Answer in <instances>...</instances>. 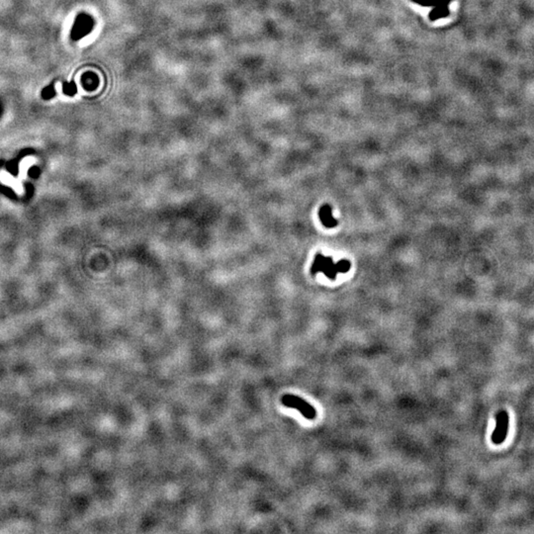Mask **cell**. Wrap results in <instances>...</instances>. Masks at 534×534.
<instances>
[{
    "label": "cell",
    "mask_w": 534,
    "mask_h": 534,
    "mask_svg": "<svg viewBox=\"0 0 534 534\" xmlns=\"http://www.w3.org/2000/svg\"><path fill=\"white\" fill-rule=\"evenodd\" d=\"M281 402L287 408H291V409H295V410L299 411L302 415L307 419H315L317 416V411L315 410V408L304 399H302L298 396L287 394V395L282 396Z\"/></svg>",
    "instance_id": "3957f363"
},
{
    "label": "cell",
    "mask_w": 534,
    "mask_h": 534,
    "mask_svg": "<svg viewBox=\"0 0 534 534\" xmlns=\"http://www.w3.org/2000/svg\"><path fill=\"white\" fill-rule=\"evenodd\" d=\"M351 267L350 261L342 259L334 263L331 256H323L322 254H316L314 262L311 266L312 275L318 272H322L329 279L334 280L338 273H346Z\"/></svg>",
    "instance_id": "6da1fadb"
},
{
    "label": "cell",
    "mask_w": 534,
    "mask_h": 534,
    "mask_svg": "<svg viewBox=\"0 0 534 534\" xmlns=\"http://www.w3.org/2000/svg\"><path fill=\"white\" fill-rule=\"evenodd\" d=\"M508 430V414L507 412L502 411L497 414V425L492 434V441L494 444L503 443L507 435Z\"/></svg>",
    "instance_id": "5b68a950"
},
{
    "label": "cell",
    "mask_w": 534,
    "mask_h": 534,
    "mask_svg": "<svg viewBox=\"0 0 534 534\" xmlns=\"http://www.w3.org/2000/svg\"><path fill=\"white\" fill-rule=\"evenodd\" d=\"M93 18L90 15L86 13L79 14L72 27L70 37L73 41L80 40L87 36L93 30Z\"/></svg>",
    "instance_id": "277c9868"
},
{
    "label": "cell",
    "mask_w": 534,
    "mask_h": 534,
    "mask_svg": "<svg viewBox=\"0 0 534 534\" xmlns=\"http://www.w3.org/2000/svg\"><path fill=\"white\" fill-rule=\"evenodd\" d=\"M320 222L326 227H334L337 225V221L335 220L333 216L332 208L329 205H323L320 209L319 212Z\"/></svg>",
    "instance_id": "8992f818"
},
{
    "label": "cell",
    "mask_w": 534,
    "mask_h": 534,
    "mask_svg": "<svg viewBox=\"0 0 534 534\" xmlns=\"http://www.w3.org/2000/svg\"><path fill=\"white\" fill-rule=\"evenodd\" d=\"M55 89H54V82H52L49 86H46L43 90H42V98L45 99V100H50L52 99L53 97L55 96Z\"/></svg>",
    "instance_id": "9c48e42d"
},
{
    "label": "cell",
    "mask_w": 534,
    "mask_h": 534,
    "mask_svg": "<svg viewBox=\"0 0 534 534\" xmlns=\"http://www.w3.org/2000/svg\"><path fill=\"white\" fill-rule=\"evenodd\" d=\"M63 93L66 94L67 96H74L75 94L78 93V87H77V84L74 83V81H70V82L65 81L63 83Z\"/></svg>",
    "instance_id": "ba28073f"
},
{
    "label": "cell",
    "mask_w": 534,
    "mask_h": 534,
    "mask_svg": "<svg viewBox=\"0 0 534 534\" xmlns=\"http://www.w3.org/2000/svg\"><path fill=\"white\" fill-rule=\"evenodd\" d=\"M415 3L422 5V6H429V7H437V6H443L447 5L449 6V3L451 0H413Z\"/></svg>",
    "instance_id": "52a82bcc"
},
{
    "label": "cell",
    "mask_w": 534,
    "mask_h": 534,
    "mask_svg": "<svg viewBox=\"0 0 534 534\" xmlns=\"http://www.w3.org/2000/svg\"><path fill=\"white\" fill-rule=\"evenodd\" d=\"M35 162L34 160L31 159V158H28L27 160H23L21 162V165H20V174L18 176V178H14L13 176H11L10 174L5 173V171H1L0 174V180L2 183L8 185V186L12 187L15 192L19 193V194H23L25 192L24 190V187H23V180L25 179L26 177L27 171H28V168L33 165Z\"/></svg>",
    "instance_id": "7a4b0ae2"
}]
</instances>
